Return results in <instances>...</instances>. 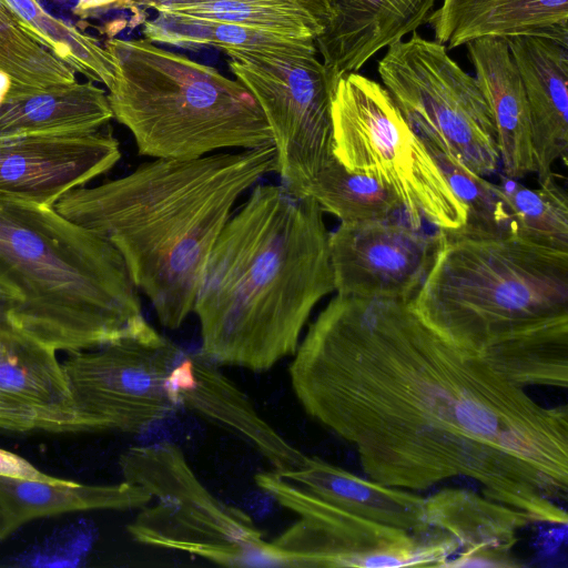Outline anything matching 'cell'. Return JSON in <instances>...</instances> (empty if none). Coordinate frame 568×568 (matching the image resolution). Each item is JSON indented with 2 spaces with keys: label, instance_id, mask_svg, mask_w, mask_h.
<instances>
[{
  "label": "cell",
  "instance_id": "3957f363",
  "mask_svg": "<svg viewBox=\"0 0 568 568\" xmlns=\"http://www.w3.org/2000/svg\"><path fill=\"white\" fill-rule=\"evenodd\" d=\"M275 170L273 145L153 159L70 191L53 209L106 240L160 324L178 329L193 312L203 268L235 203Z\"/></svg>",
  "mask_w": 568,
  "mask_h": 568
},
{
  "label": "cell",
  "instance_id": "7c38bea8",
  "mask_svg": "<svg viewBox=\"0 0 568 568\" xmlns=\"http://www.w3.org/2000/svg\"><path fill=\"white\" fill-rule=\"evenodd\" d=\"M183 355L161 334L69 353L62 365L81 433L138 434L165 419L178 408L169 376Z\"/></svg>",
  "mask_w": 568,
  "mask_h": 568
},
{
  "label": "cell",
  "instance_id": "ffe728a7",
  "mask_svg": "<svg viewBox=\"0 0 568 568\" xmlns=\"http://www.w3.org/2000/svg\"><path fill=\"white\" fill-rule=\"evenodd\" d=\"M465 45L494 119L503 175L520 180L536 173L528 101L507 41L479 38Z\"/></svg>",
  "mask_w": 568,
  "mask_h": 568
},
{
  "label": "cell",
  "instance_id": "4fadbf2b",
  "mask_svg": "<svg viewBox=\"0 0 568 568\" xmlns=\"http://www.w3.org/2000/svg\"><path fill=\"white\" fill-rule=\"evenodd\" d=\"M439 231L427 234L393 219L341 222L329 234L338 295L410 301L430 270Z\"/></svg>",
  "mask_w": 568,
  "mask_h": 568
},
{
  "label": "cell",
  "instance_id": "f546056e",
  "mask_svg": "<svg viewBox=\"0 0 568 568\" xmlns=\"http://www.w3.org/2000/svg\"><path fill=\"white\" fill-rule=\"evenodd\" d=\"M0 476L49 484H70L74 481L45 474L26 458L2 448H0Z\"/></svg>",
  "mask_w": 568,
  "mask_h": 568
},
{
  "label": "cell",
  "instance_id": "d6a6232c",
  "mask_svg": "<svg viewBox=\"0 0 568 568\" xmlns=\"http://www.w3.org/2000/svg\"><path fill=\"white\" fill-rule=\"evenodd\" d=\"M0 429L9 432L23 433V428L19 420L0 406Z\"/></svg>",
  "mask_w": 568,
  "mask_h": 568
},
{
  "label": "cell",
  "instance_id": "6da1fadb",
  "mask_svg": "<svg viewBox=\"0 0 568 568\" xmlns=\"http://www.w3.org/2000/svg\"><path fill=\"white\" fill-rule=\"evenodd\" d=\"M288 376L303 410L355 448L369 479L420 491L467 478L531 524L567 525V406L540 404L409 301L336 294Z\"/></svg>",
  "mask_w": 568,
  "mask_h": 568
},
{
  "label": "cell",
  "instance_id": "30bf717a",
  "mask_svg": "<svg viewBox=\"0 0 568 568\" xmlns=\"http://www.w3.org/2000/svg\"><path fill=\"white\" fill-rule=\"evenodd\" d=\"M256 485L297 519L271 544L282 567H445L456 542L433 530L415 534L351 514L273 470Z\"/></svg>",
  "mask_w": 568,
  "mask_h": 568
},
{
  "label": "cell",
  "instance_id": "83f0119b",
  "mask_svg": "<svg viewBox=\"0 0 568 568\" xmlns=\"http://www.w3.org/2000/svg\"><path fill=\"white\" fill-rule=\"evenodd\" d=\"M0 68L29 84L51 89L72 84L75 72L47 50L34 33L0 4Z\"/></svg>",
  "mask_w": 568,
  "mask_h": 568
},
{
  "label": "cell",
  "instance_id": "603a6c76",
  "mask_svg": "<svg viewBox=\"0 0 568 568\" xmlns=\"http://www.w3.org/2000/svg\"><path fill=\"white\" fill-rule=\"evenodd\" d=\"M151 501L144 489L125 480L111 485L49 484L0 476V506L8 537L40 518L79 511L141 509Z\"/></svg>",
  "mask_w": 568,
  "mask_h": 568
},
{
  "label": "cell",
  "instance_id": "836d02e7",
  "mask_svg": "<svg viewBox=\"0 0 568 568\" xmlns=\"http://www.w3.org/2000/svg\"><path fill=\"white\" fill-rule=\"evenodd\" d=\"M8 537L3 510L0 506V541Z\"/></svg>",
  "mask_w": 568,
  "mask_h": 568
},
{
  "label": "cell",
  "instance_id": "ac0fdd59",
  "mask_svg": "<svg viewBox=\"0 0 568 568\" xmlns=\"http://www.w3.org/2000/svg\"><path fill=\"white\" fill-rule=\"evenodd\" d=\"M425 504L427 525L459 548L445 567L523 566L513 549L518 531L532 525L524 513L465 488L440 489Z\"/></svg>",
  "mask_w": 568,
  "mask_h": 568
},
{
  "label": "cell",
  "instance_id": "f1b7e54d",
  "mask_svg": "<svg viewBox=\"0 0 568 568\" xmlns=\"http://www.w3.org/2000/svg\"><path fill=\"white\" fill-rule=\"evenodd\" d=\"M425 145L455 195L467 207L466 224L457 231L469 235H495L509 232L508 213L497 193L496 183L466 169L456 159L437 148L426 143Z\"/></svg>",
  "mask_w": 568,
  "mask_h": 568
},
{
  "label": "cell",
  "instance_id": "4316f807",
  "mask_svg": "<svg viewBox=\"0 0 568 568\" xmlns=\"http://www.w3.org/2000/svg\"><path fill=\"white\" fill-rule=\"evenodd\" d=\"M324 213L341 222H366L393 219L403 210L397 197L376 180L348 171L334 154L327 160L304 192Z\"/></svg>",
  "mask_w": 568,
  "mask_h": 568
},
{
  "label": "cell",
  "instance_id": "9a60e30c",
  "mask_svg": "<svg viewBox=\"0 0 568 568\" xmlns=\"http://www.w3.org/2000/svg\"><path fill=\"white\" fill-rule=\"evenodd\" d=\"M169 389L179 407L248 444L276 474L304 464L307 455L264 419L246 393L201 353H184L169 376Z\"/></svg>",
  "mask_w": 568,
  "mask_h": 568
},
{
  "label": "cell",
  "instance_id": "d4e9b609",
  "mask_svg": "<svg viewBox=\"0 0 568 568\" xmlns=\"http://www.w3.org/2000/svg\"><path fill=\"white\" fill-rule=\"evenodd\" d=\"M40 43L87 80L108 89L116 75V60L98 38L51 13L42 0H0Z\"/></svg>",
  "mask_w": 568,
  "mask_h": 568
},
{
  "label": "cell",
  "instance_id": "7a4b0ae2",
  "mask_svg": "<svg viewBox=\"0 0 568 568\" xmlns=\"http://www.w3.org/2000/svg\"><path fill=\"white\" fill-rule=\"evenodd\" d=\"M329 234L313 197L283 184L254 185L200 278V353L252 372L292 357L315 306L335 291Z\"/></svg>",
  "mask_w": 568,
  "mask_h": 568
},
{
  "label": "cell",
  "instance_id": "8992f818",
  "mask_svg": "<svg viewBox=\"0 0 568 568\" xmlns=\"http://www.w3.org/2000/svg\"><path fill=\"white\" fill-rule=\"evenodd\" d=\"M104 47L118 63L106 92L113 119L141 155L193 160L273 145L261 108L239 80L145 38H110Z\"/></svg>",
  "mask_w": 568,
  "mask_h": 568
},
{
  "label": "cell",
  "instance_id": "ba28073f",
  "mask_svg": "<svg viewBox=\"0 0 568 568\" xmlns=\"http://www.w3.org/2000/svg\"><path fill=\"white\" fill-rule=\"evenodd\" d=\"M332 126L336 160L390 191L409 225L422 229L426 221L454 231L466 224L467 207L381 83L357 72L341 77Z\"/></svg>",
  "mask_w": 568,
  "mask_h": 568
},
{
  "label": "cell",
  "instance_id": "52a82bcc",
  "mask_svg": "<svg viewBox=\"0 0 568 568\" xmlns=\"http://www.w3.org/2000/svg\"><path fill=\"white\" fill-rule=\"evenodd\" d=\"M123 480L152 501L129 524L139 544L227 567H281L271 541L243 509L215 497L174 444L133 446L119 460Z\"/></svg>",
  "mask_w": 568,
  "mask_h": 568
},
{
  "label": "cell",
  "instance_id": "44dd1931",
  "mask_svg": "<svg viewBox=\"0 0 568 568\" xmlns=\"http://www.w3.org/2000/svg\"><path fill=\"white\" fill-rule=\"evenodd\" d=\"M427 23L447 50L479 38L540 37L568 45V0H443Z\"/></svg>",
  "mask_w": 568,
  "mask_h": 568
},
{
  "label": "cell",
  "instance_id": "1f68e13d",
  "mask_svg": "<svg viewBox=\"0 0 568 568\" xmlns=\"http://www.w3.org/2000/svg\"><path fill=\"white\" fill-rule=\"evenodd\" d=\"M209 1H216V0H134V7L138 12L142 8L156 11L161 8H166V7H172V6L190 4V3H197V2H209Z\"/></svg>",
  "mask_w": 568,
  "mask_h": 568
},
{
  "label": "cell",
  "instance_id": "277c9868",
  "mask_svg": "<svg viewBox=\"0 0 568 568\" xmlns=\"http://www.w3.org/2000/svg\"><path fill=\"white\" fill-rule=\"evenodd\" d=\"M438 231L434 263L412 310L514 383L566 389L568 252L509 232Z\"/></svg>",
  "mask_w": 568,
  "mask_h": 568
},
{
  "label": "cell",
  "instance_id": "e0dca14e",
  "mask_svg": "<svg viewBox=\"0 0 568 568\" xmlns=\"http://www.w3.org/2000/svg\"><path fill=\"white\" fill-rule=\"evenodd\" d=\"M436 0H329L315 39L331 83L357 72L373 55L427 23Z\"/></svg>",
  "mask_w": 568,
  "mask_h": 568
},
{
  "label": "cell",
  "instance_id": "cb8c5ba5",
  "mask_svg": "<svg viewBox=\"0 0 568 568\" xmlns=\"http://www.w3.org/2000/svg\"><path fill=\"white\" fill-rule=\"evenodd\" d=\"M142 32L154 43L199 51L217 48L226 54L245 53L296 57L317 52L315 40L264 28L225 22H207L156 12L145 20ZM318 53V52H317Z\"/></svg>",
  "mask_w": 568,
  "mask_h": 568
},
{
  "label": "cell",
  "instance_id": "d6986e66",
  "mask_svg": "<svg viewBox=\"0 0 568 568\" xmlns=\"http://www.w3.org/2000/svg\"><path fill=\"white\" fill-rule=\"evenodd\" d=\"M528 101L536 174L554 173L568 156V45L540 37L505 39Z\"/></svg>",
  "mask_w": 568,
  "mask_h": 568
},
{
  "label": "cell",
  "instance_id": "5bb4252c",
  "mask_svg": "<svg viewBox=\"0 0 568 568\" xmlns=\"http://www.w3.org/2000/svg\"><path fill=\"white\" fill-rule=\"evenodd\" d=\"M121 159L110 123L93 130L37 133L0 141V201L53 207Z\"/></svg>",
  "mask_w": 568,
  "mask_h": 568
},
{
  "label": "cell",
  "instance_id": "2e32d148",
  "mask_svg": "<svg viewBox=\"0 0 568 568\" xmlns=\"http://www.w3.org/2000/svg\"><path fill=\"white\" fill-rule=\"evenodd\" d=\"M0 406L24 432L81 433L57 352L22 332L0 341Z\"/></svg>",
  "mask_w": 568,
  "mask_h": 568
},
{
  "label": "cell",
  "instance_id": "484cf974",
  "mask_svg": "<svg viewBox=\"0 0 568 568\" xmlns=\"http://www.w3.org/2000/svg\"><path fill=\"white\" fill-rule=\"evenodd\" d=\"M497 193L509 217V232L530 243L568 252V195L555 174L536 189L501 175Z\"/></svg>",
  "mask_w": 568,
  "mask_h": 568
},
{
  "label": "cell",
  "instance_id": "7402d4cb",
  "mask_svg": "<svg viewBox=\"0 0 568 568\" xmlns=\"http://www.w3.org/2000/svg\"><path fill=\"white\" fill-rule=\"evenodd\" d=\"M351 514L415 534L433 531L425 497L361 477L318 456L307 455L296 470L280 475Z\"/></svg>",
  "mask_w": 568,
  "mask_h": 568
},
{
  "label": "cell",
  "instance_id": "4dcf8cb0",
  "mask_svg": "<svg viewBox=\"0 0 568 568\" xmlns=\"http://www.w3.org/2000/svg\"><path fill=\"white\" fill-rule=\"evenodd\" d=\"M129 9L136 11L134 0H74L71 10L81 20H88L99 19L115 10Z\"/></svg>",
  "mask_w": 568,
  "mask_h": 568
},
{
  "label": "cell",
  "instance_id": "5b68a950",
  "mask_svg": "<svg viewBox=\"0 0 568 568\" xmlns=\"http://www.w3.org/2000/svg\"><path fill=\"white\" fill-rule=\"evenodd\" d=\"M0 290L16 327L57 353L160 334L120 253L53 207L0 201Z\"/></svg>",
  "mask_w": 568,
  "mask_h": 568
},
{
  "label": "cell",
  "instance_id": "9c48e42d",
  "mask_svg": "<svg viewBox=\"0 0 568 568\" xmlns=\"http://www.w3.org/2000/svg\"><path fill=\"white\" fill-rule=\"evenodd\" d=\"M383 87L426 143L487 178L499 165L496 129L475 77L445 45L416 32L388 47L377 64Z\"/></svg>",
  "mask_w": 568,
  "mask_h": 568
},
{
  "label": "cell",
  "instance_id": "8fae6325",
  "mask_svg": "<svg viewBox=\"0 0 568 568\" xmlns=\"http://www.w3.org/2000/svg\"><path fill=\"white\" fill-rule=\"evenodd\" d=\"M229 67L271 129L282 184L304 195L333 154L335 85L317 52L296 57L231 53Z\"/></svg>",
  "mask_w": 568,
  "mask_h": 568
}]
</instances>
